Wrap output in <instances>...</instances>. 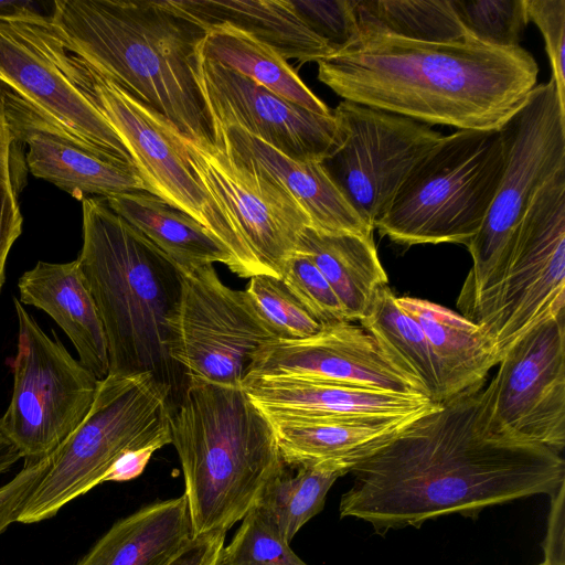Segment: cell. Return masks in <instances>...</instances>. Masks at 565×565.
Here are the masks:
<instances>
[{
  "instance_id": "obj_36",
  "label": "cell",
  "mask_w": 565,
  "mask_h": 565,
  "mask_svg": "<svg viewBox=\"0 0 565 565\" xmlns=\"http://www.w3.org/2000/svg\"><path fill=\"white\" fill-rule=\"evenodd\" d=\"M245 291L278 339H302L322 329L280 277L255 275L249 278Z\"/></svg>"
},
{
  "instance_id": "obj_19",
  "label": "cell",
  "mask_w": 565,
  "mask_h": 565,
  "mask_svg": "<svg viewBox=\"0 0 565 565\" xmlns=\"http://www.w3.org/2000/svg\"><path fill=\"white\" fill-rule=\"evenodd\" d=\"M1 86L8 127L18 142L28 146L25 162L34 177L83 200L88 194L147 192L135 168L99 158L52 117Z\"/></svg>"
},
{
  "instance_id": "obj_46",
  "label": "cell",
  "mask_w": 565,
  "mask_h": 565,
  "mask_svg": "<svg viewBox=\"0 0 565 565\" xmlns=\"http://www.w3.org/2000/svg\"><path fill=\"white\" fill-rule=\"evenodd\" d=\"M540 565H546L545 563H541Z\"/></svg>"
},
{
  "instance_id": "obj_37",
  "label": "cell",
  "mask_w": 565,
  "mask_h": 565,
  "mask_svg": "<svg viewBox=\"0 0 565 565\" xmlns=\"http://www.w3.org/2000/svg\"><path fill=\"white\" fill-rule=\"evenodd\" d=\"M279 277L322 327L350 321L328 280L305 254H291L284 263Z\"/></svg>"
},
{
  "instance_id": "obj_7",
  "label": "cell",
  "mask_w": 565,
  "mask_h": 565,
  "mask_svg": "<svg viewBox=\"0 0 565 565\" xmlns=\"http://www.w3.org/2000/svg\"><path fill=\"white\" fill-rule=\"evenodd\" d=\"M170 390L151 373L110 375L99 381L92 408L79 426L52 452L43 479L18 522L54 516L75 498L103 483L126 451L171 444Z\"/></svg>"
},
{
  "instance_id": "obj_41",
  "label": "cell",
  "mask_w": 565,
  "mask_h": 565,
  "mask_svg": "<svg viewBox=\"0 0 565 565\" xmlns=\"http://www.w3.org/2000/svg\"><path fill=\"white\" fill-rule=\"evenodd\" d=\"M226 533L192 537L166 565H217Z\"/></svg>"
},
{
  "instance_id": "obj_35",
  "label": "cell",
  "mask_w": 565,
  "mask_h": 565,
  "mask_svg": "<svg viewBox=\"0 0 565 565\" xmlns=\"http://www.w3.org/2000/svg\"><path fill=\"white\" fill-rule=\"evenodd\" d=\"M273 522L256 507L223 546L217 565H308L290 548Z\"/></svg>"
},
{
  "instance_id": "obj_10",
  "label": "cell",
  "mask_w": 565,
  "mask_h": 565,
  "mask_svg": "<svg viewBox=\"0 0 565 565\" xmlns=\"http://www.w3.org/2000/svg\"><path fill=\"white\" fill-rule=\"evenodd\" d=\"M499 132L504 171L480 230L466 245L472 267L458 307L478 294L500 263L535 193L565 168V105L555 82L536 85Z\"/></svg>"
},
{
  "instance_id": "obj_39",
  "label": "cell",
  "mask_w": 565,
  "mask_h": 565,
  "mask_svg": "<svg viewBox=\"0 0 565 565\" xmlns=\"http://www.w3.org/2000/svg\"><path fill=\"white\" fill-rule=\"evenodd\" d=\"M529 22L541 31L559 100L565 105V0H525Z\"/></svg>"
},
{
  "instance_id": "obj_42",
  "label": "cell",
  "mask_w": 565,
  "mask_h": 565,
  "mask_svg": "<svg viewBox=\"0 0 565 565\" xmlns=\"http://www.w3.org/2000/svg\"><path fill=\"white\" fill-rule=\"evenodd\" d=\"M564 492L565 483H563L556 492L551 497L552 504L547 521V532L543 543L546 565H565L564 553Z\"/></svg>"
},
{
  "instance_id": "obj_2",
  "label": "cell",
  "mask_w": 565,
  "mask_h": 565,
  "mask_svg": "<svg viewBox=\"0 0 565 565\" xmlns=\"http://www.w3.org/2000/svg\"><path fill=\"white\" fill-rule=\"evenodd\" d=\"M317 65L318 79L344 100L458 130H499L539 75L521 45L500 49L471 36L419 42L369 30Z\"/></svg>"
},
{
  "instance_id": "obj_26",
  "label": "cell",
  "mask_w": 565,
  "mask_h": 565,
  "mask_svg": "<svg viewBox=\"0 0 565 565\" xmlns=\"http://www.w3.org/2000/svg\"><path fill=\"white\" fill-rule=\"evenodd\" d=\"M206 25L227 22L271 46L285 60L318 62L333 53L295 8L292 0H174Z\"/></svg>"
},
{
  "instance_id": "obj_40",
  "label": "cell",
  "mask_w": 565,
  "mask_h": 565,
  "mask_svg": "<svg viewBox=\"0 0 565 565\" xmlns=\"http://www.w3.org/2000/svg\"><path fill=\"white\" fill-rule=\"evenodd\" d=\"M50 457L24 465L22 470L8 483L0 487V534L18 519L31 494L43 479L50 466Z\"/></svg>"
},
{
  "instance_id": "obj_8",
  "label": "cell",
  "mask_w": 565,
  "mask_h": 565,
  "mask_svg": "<svg viewBox=\"0 0 565 565\" xmlns=\"http://www.w3.org/2000/svg\"><path fill=\"white\" fill-rule=\"evenodd\" d=\"M459 309L500 360L527 331L565 312V168L535 193L504 256Z\"/></svg>"
},
{
  "instance_id": "obj_12",
  "label": "cell",
  "mask_w": 565,
  "mask_h": 565,
  "mask_svg": "<svg viewBox=\"0 0 565 565\" xmlns=\"http://www.w3.org/2000/svg\"><path fill=\"white\" fill-rule=\"evenodd\" d=\"M19 321L13 392L0 418L24 465L38 463L79 426L94 403L99 380L50 338L13 298Z\"/></svg>"
},
{
  "instance_id": "obj_14",
  "label": "cell",
  "mask_w": 565,
  "mask_h": 565,
  "mask_svg": "<svg viewBox=\"0 0 565 565\" xmlns=\"http://www.w3.org/2000/svg\"><path fill=\"white\" fill-rule=\"evenodd\" d=\"M332 114L337 143L320 162L375 230L407 173L443 135L411 118L348 100Z\"/></svg>"
},
{
  "instance_id": "obj_15",
  "label": "cell",
  "mask_w": 565,
  "mask_h": 565,
  "mask_svg": "<svg viewBox=\"0 0 565 565\" xmlns=\"http://www.w3.org/2000/svg\"><path fill=\"white\" fill-rule=\"evenodd\" d=\"M480 395L491 430L561 454L565 446V312L514 342Z\"/></svg>"
},
{
  "instance_id": "obj_11",
  "label": "cell",
  "mask_w": 565,
  "mask_h": 565,
  "mask_svg": "<svg viewBox=\"0 0 565 565\" xmlns=\"http://www.w3.org/2000/svg\"><path fill=\"white\" fill-rule=\"evenodd\" d=\"M46 34L58 65L121 138L147 192L202 224L230 254L233 267L228 234L189 164L180 132L159 113L67 50L51 24L46 25Z\"/></svg>"
},
{
  "instance_id": "obj_17",
  "label": "cell",
  "mask_w": 565,
  "mask_h": 565,
  "mask_svg": "<svg viewBox=\"0 0 565 565\" xmlns=\"http://www.w3.org/2000/svg\"><path fill=\"white\" fill-rule=\"evenodd\" d=\"M246 376L332 383L428 397L423 383L405 365L361 324L350 321L324 326L311 337L277 339L263 345Z\"/></svg>"
},
{
  "instance_id": "obj_5",
  "label": "cell",
  "mask_w": 565,
  "mask_h": 565,
  "mask_svg": "<svg viewBox=\"0 0 565 565\" xmlns=\"http://www.w3.org/2000/svg\"><path fill=\"white\" fill-rule=\"evenodd\" d=\"M170 427L192 537L226 533L285 467L271 424L242 385L189 377Z\"/></svg>"
},
{
  "instance_id": "obj_29",
  "label": "cell",
  "mask_w": 565,
  "mask_h": 565,
  "mask_svg": "<svg viewBox=\"0 0 565 565\" xmlns=\"http://www.w3.org/2000/svg\"><path fill=\"white\" fill-rule=\"evenodd\" d=\"M198 49L207 58L255 81L286 100L319 115L332 114L287 60L271 46L231 23L206 25Z\"/></svg>"
},
{
  "instance_id": "obj_32",
  "label": "cell",
  "mask_w": 565,
  "mask_h": 565,
  "mask_svg": "<svg viewBox=\"0 0 565 565\" xmlns=\"http://www.w3.org/2000/svg\"><path fill=\"white\" fill-rule=\"evenodd\" d=\"M290 468L269 481L260 493L256 508L290 543L298 531L324 507L328 491L343 473L326 468Z\"/></svg>"
},
{
  "instance_id": "obj_45",
  "label": "cell",
  "mask_w": 565,
  "mask_h": 565,
  "mask_svg": "<svg viewBox=\"0 0 565 565\" xmlns=\"http://www.w3.org/2000/svg\"><path fill=\"white\" fill-rule=\"evenodd\" d=\"M22 454L14 441L9 437L0 419V475L13 466Z\"/></svg>"
},
{
  "instance_id": "obj_6",
  "label": "cell",
  "mask_w": 565,
  "mask_h": 565,
  "mask_svg": "<svg viewBox=\"0 0 565 565\" xmlns=\"http://www.w3.org/2000/svg\"><path fill=\"white\" fill-rule=\"evenodd\" d=\"M504 171L499 130H458L407 173L375 228L392 242L467 245L480 230Z\"/></svg>"
},
{
  "instance_id": "obj_38",
  "label": "cell",
  "mask_w": 565,
  "mask_h": 565,
  "mask_svg": "<svg viewBox=\"0 0 565 565\" xmlns=\"http://www.w3.org/2000/svg\"><path fill=\"white\" fill-rule=\"evenodd\" d=\"M292 3L333 53L348 49L358 40L359 25L353 0H292Z\"/></svg>"
},
{
  "instance_id": "obj_44",
  "label": "cell",
  "mask_w": 565,
  "mask_h": 565,
  "mask_svg": "<svg viewBox=\"0 0 565 565\" xmlns=\"http://www.w3.org/2000/svg\"><path fill=\"white\" fill-rule=\"evenodd\" d=\"M157 447H143L124 452L104 477L106 481H127L142 473Z\"/></svg>"
},
{
  "instance_id": "obj_9",
  "label": "cell",
  "mask_w": 565,
  "mask_h": 565,
  "mask_svg": "<svg viewBox=\"0 0 565 565\" xmlns=\"http://www.w3.org/2000/svg\"><path fill=\"white\" fill-rule=\"evenodd\" d=\"M189 164L231 244L232 273L242 278L279 277L310 220L284 184L226 145L198 142L180 134Z\"/></svg>"
},
{
  "instance_id": "obj_24",
  "label": "cell",
  "mask_w": 565,
  "mask_h": 565,
  "mask_svg": "<svg viewBox=\"0 0 565 565\" xmlns=\"http://www.w3.org/2000/svg\"><path fill=\"white\" fill-rule=\"evenodd\" d=\"M396 301L428 340L441 373L443 403L483 386L500 358L480 326L425 299L403 296L396 297Z\"/></svg>"
},
{
  "instance_id": "obj_16",
  "label": "cell",
  "mask_w": 565,
  "mask_h": 565,
  "mask_svg": "<svg viewBox=\"0 0 565 565\" xmlns=\"http://www.w3.org/2000/svg\"><path fill=\"white\" fill-rule=\"evenodd\" d=\"M0 84L52 117L99 158L136 169L116 130L58 65L46 24L0 21Z\"/></svg>"
},
{
  "instance_id": "obj_31",
  "label": "cell",
  "mask_w": 565,
  "mask_h": 565,
  "mask_svg": "<svg viewBox=\"0 0 565 565\" xmlns=\"http://www.w3.org/2000/svg\"><path fill=\"white\" fill-rule=\"evenodd\" d=\"M353 6L359 31L430 43L463 42L470 38L450 0H353Z\"/></svg>"
},
{
  "instance_id": "obj_3",
  "label": "cell",
  "mask_w": 565,
  "mask_h": 565,
  "mask_svg": "<svg viewBox=\"0 0 565 565\" xmlns=\"http://www.w3.org/2000/svg\"><path fill=\"white\" fill-rule=\"evenodd\" d=\"M51 25L67 50L182 136L213 142L194 76L205 24L174 0H55Z\"/></svg>"
},
{
  "instance_id": "obj_4",
  "label": "cell",
  "mask_w": 565,
  "mask_h": 565,
  "mask_svg": "<svg viewBox=\"0 0 565 565\" xmlns=\"http://www.w3.org/2000/svg\"><path fill=\"white\" fill-rule=\"evenodd\" d=\"M82 209L77 262L105 329L109 374L151 373L170 390L173 409L189 381L171 355L182 274L104 198H85Z\"/></svg>"
},
{
  "instance_id": "obj_25",
  "label": "cell",
  "mask_w": 565,
  "mask_h": 565,
  "mask_svg": "<svg viewBox=\"0 0 565 565\" xmlns=\"http://www.w3.org/2000/svg\"><path fill=\"white\" fill-rule=\"evenodd\" d=\"M191 539L182 494L120 519L75 565H166Z\"/></svg>"
},
{
  "instance_id": "obj_43",
  "label": "cell",
  "mask_w": 565,
  "mask_h": 565,
  "mask_svg": "<svg viewBox=\"0 0 565 565\" xmlns=\"http://www.w3.org/2000/svg\"><path fill=\"white\" fill-rule=\"evenodd\" d=\"M54 6L44 9V3L23 0H0V21L51 24Z\"/></svg>"
},
{
  "instance_id": "obj_20",
  "label": "cell",
  "mask_w": 565,
  "mask_h": 565,
  "mask_svg": "<svg viewBox=\"0 0 565 565\" xmlns=\"http://www.w3.org/2000/svg\"><path fill=\"white\" fill-rule=\"evenodd\" d=\"M242 386L266 416L323 420L419 417L438 404L419 394L290 379L246 376Z\"/></svg>"
},
{
  "instance_id": "obj_1",
  "label": "cell",
  "mask_w": 565,
  "mask_h": 565,
  "mask_svg": "<svg viewBox=\"0 0 565 565\" xmlns=\"http://www.w3.org/2000/svg\"><path fill=\"white\" fill-rule=\"evenodd\" d=\"M482 387L438 404L356 463L340 516L385 534L448 514L477 518L484 508L535 494L552 497L565 483L561 454L491 430Z\"/></svg>"
},
{
  "instance_id": "obj_13",
  "label": "cell",
  "mask_w": 565,
  "mask_h": 565,
  "mask_svg": "<svg viewBox=\"0 0 565 565\" xmlns=\"http://www.w3.org/2000/svg\"><path fill=\"white\" fill-rule=\"evenodd\" d=\"M180 271L182 296L173 324V360L188 377L242 385L256 352L278 335L246 291L223 284L213 265Z\"/></svg>"
},
{
  "instance_id": "obj_30",
  "label": "cell",
  "mask_w": 565,
  "mask_h": 565,
  "mask_svg": "<svg viewBox=\"0 0 565 565\" xmlns=\"http://www.w3.org/2000/svg\"><path fill=\"white\" fill-rule=\"evenodd\" d=\"M396 297L388 286L382 287L359 324L423 383L433 403L441 404L439 365L420 326L399 307Z\"/></svg>"
},
{
  "instance_id": "obj_21",
  "label": "cell",
  "mask_w": 565,
  "mask_h": 565,
  "mask_svg": "<svg viewBox=\"0 0 565 565\" xmlns=\"http://www.w3.org/2000/svg\"><path fill=\"white\" fill-rule=\"evenodd\" d=\"M213 142L220 141L252 159L273 174L307 213L311 227L327 234L373 236L361 217L330 178L320 161L292 159L236 126H213Z\"/></svg>"
},
{
  "instance_id": "obj_22",
  "label": "cell",
  "mask_w": 565,
  "mask_h": 565,
  "mask_svg": "<svg viewBox=\"0 0 565 565\" xmlns=\"http://www.w3.org/2000/svg\"><path fill=\"white\" fill-rule=\"evenodd\" d=\"M20 302L45 311L73 342L79 362L99 381L109 374L105 329L76 260L39 262L18 282Z\"/></svg>"
},
{
  "instance_id": "obj_27",
  "label": "cell",
  "mask_w": 565,
  "mask_h": 565,
  "mask_svg": "<svg viewBox=\"0 0 565 565\" xmlns=\"http://www.w3.org/2000/svg\"><path fill=\"white\" fill-rule=\"evenodd\" d=\"M295 252L308 256L322 273L351 322L364 318L377 291L387 286L373 236L327 234L306 227Z\"/></svg>"
},
{
  "instance_id": "obj_28",
  "label": "cell",
  "mask_w": 565,
  "mask_h": 565,
  "mask_svg": "<svg viewBox=\"0 0 565 565\" xmlns=\"http://www.w3.org/2000/svg\"><path fill=\"white\" fill-rule=\"evenodd\" d=\"M104 199L180 269L214 263L231 269L232 259L223 245L202 224L160 198L137 191Z\"/></svg>"
},
{
  "instance_id": "obj_23",
  "label": "cell",
  "mask_w": 565,
  "mask_h": 565,
  "mask_svg": "<svg viewBox=\"0 0 565 565\" xmlns=\"http://www.w3.org/2000/svg\"><path fill=\"white\" fill-rule=\"evenodd\" d=\"M266 417L286 466L333 469L345 475L420 416L376 420Z\"/></svg>"
},
{
  "instance_id": "obj_33",
  "label": "cell",
  "mask_w": 565,
  "mask_h": 565,
  "mask_svg": "<svg viewBox=\"0 0 565 565\" xmlns=\"http://www.w3.org/2000/svg\"><path fill=\"white\" fill-rule=\"evenodd\" d=\"M472 39L500 49L520 46L529 23L525 0H450Z\"/></svg>"
},
{
  "instance_id": "obj_34",
  "label": "cell",
  "mask_w": 565,
  "mask_h": 565,
  "mask_svg": "<svg viewBox=\"0 0 565 565\" xmlns=\"http://www.w3.org/2000/svg\"><path fill=\"white\" fill-rule=\"evenodd\" d=\"M25 159L21 143L11 134L6 118L0 84V291L6 279V263L13 243L22 232L18 195L25 183Z\"/></svg>"
},
{
  "instance_id": "obj_18",
  "label": "cell",
  "mask_w": 565,
  "mask_h": 565,
  "mask_svg": "<svg viewBox=\"0 0 565 565\" xmlns=\"http://www.w3.org/2000/svg\"><path fill=\"white\" fill-rule=\"evenodd\" d=\"M194 76L212 127H239L297 160L321 161L337 143L333 114L286 100L198 47Z\"/></svg>"
}]
</instances>
